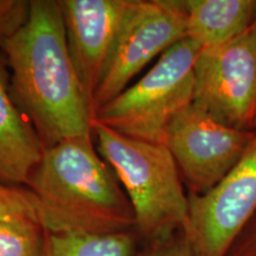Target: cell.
<instances>
[{"instance_id":"8","label":"cell","mask_w":256,"mask_h":256,"mask_svg":"<svg viewBox=\"0 0 256 256\" xmlns=\"http://www.w3.org/2000/svg\"><path fill=\"white\" fill-rule=\"evenodd\" d=\"M255 132L226 126L191 104L170 122L164 145L174 156L188 194H203L238 164Z\"/></svg>"},{"instance_id":"4","label":"cell","mask_w":256,"mask_h":256,"mask_svg":"<svg viewBox=\"0 0 256 256\" xmlns=\"http://www.w3.org/2000/svg\"><path fill=\"white\" fill-rule=\"evenodd\" d=\"M200 50L188 38L176 43L138 81L98 108L92 121L128 138L164 144L170 122L194 102Z\"/></svg>"},{"instance_id":"5","label":"cell","mask_w":256,"mask_h":256,"mask_svg":"<svg viewBox=\"0 0 256 256\" xmlns=\"http://www.w3.org/2000/svg\"><path fill=\"white\" fill-rule=\"evenodd\" d=\"M192 104L226 126L255 132L256 20L232 40L200 50Z\"/></svg>"},{"instance_id":"2","label":"cell","mask_w":256,"mask_h":256,"mask_svg":"<svg viewBox=\"0 0 256 256\" xmlns=\"http://www.w3.org/2000/svg\"><path fill=\"white\" fill-rule=\"evenodd\" d=\"M92 138L46 147L28 179L26 188L48 232L108 235L136 229L130 202Z\"/></svg>"},{"instance_id":"14","label":"cell","mask_w":256,"mask_h":256,"mask_svg":"<svg viewBox=\"0 0 256 256\" xmlns=\"http://www.w3.org/2000/svg\"><path fill=\"white\" fill-rule=\"evenodd\" d=\"M18 220L40 222L36 200L26 186L0 183V223Z\"/></svg>"},{"instance_id":"15","label":"cell","mask_w":256,"mask_h":256,"mask_svg":"<svg viewBox=\"0 0 256 256\" xmlns=\"http://www.w3.org/2000/svg\"><path fill=\"white\" fill-rule=\"evenodd\" d=\"M28 14L30 2L28 0H0V49L24 26Z\"/></svg>"},{"instance_id":"6","label":"cell","mask_w":256,"mask_h":256,"mask_svg":"<svg viewBox=\"0 0 256 256\" xmlns=\"http://www.w3.org/2000/svg\"><path fill=\"white\" fill-rule=\"evenodd\" d=\"M184 38V2L132 0L92 98V116L98 108L132 84L147 64Z\"/></svg>"},{"instance_id":"10","label":"cell","mask_w":256,"mask_h":256,"mask_svg":"<svg viewBox=\"0 0 256 256\" xmlns=\"http://www.w3.org/2000/svg\"><path fill=\"white\" fill-rule=\"evenodd\" d=\"M5 66L0 51V183L26 186L44 146L12 96L10 72Z\"/></svg>"},{"instance_id":"11","label":"cell","mask_w":256,"mask_h":256,"mask_svg":"<svg viewBox=\"0 0 256 256\" xmlns=\"http://www.w3.org/2000/svg\"><path fill=\"white\" fill-rule=\"evenodd\" d=\"M184 4L186 38L202 49L232 40L256 20L255 0H184Z\"/></svg>"},{"instance_id":"9","label":"cell","mask_w":256,"mask_h":256,"mask_svg":"<svg viewBox=\"0 0 256 256\" xmlns=\"http://www.w3.org/2000/svg\"><path fill=\"white\" fill-rule=\"evenodd\" d=\"M130 2L132 0L60 2L70 56L90 108Z\"/></svg>"},{"instance_id":"12","label":"cell","mask_w":256,"mask_h":256,"mask_svg":"<svg viewBox=\"0 0 256 256\" xmlns=\"http://www.w3.org/2000/svg\"><path fill=\"white\" fill-rule=\"evenodd\" d=\"M136 249L133 232L108 235L48 232L44 256H136Z\"/></svg>"},{"instance_id":"16","label":"cell","mask_w":256,"mask_h":256,"mask_svg":"<svg viewBox=\"0 0 256 256\" xmlns=\"http://www.w3.org/2000/svg\"><path fill=\"white\" fill-rule=\"evenodd\" d=\"M136 256H194L184 232H180L164 241L146 243Z\"/></svg>"},{"instance_id":"13","label":"cell","mask_w":256,"mask_h":256,"mask_svg":"<svg viewBox=\"0 0 256 256\" xmlns=\"http://www.w3.org/2000/svg\"><path fill=\"white\" fill-rule=\"evenodd\" d=\"M46 235L36 220L0 223V256H44Z\"/></svg>"},{"instance_id":"1","label":"cell","mask_w":256,"mask_h":256,"mask_svg":"<svg viewBox=\"0 0 256 256\" xmlns=\"http://www.w3.org/2000/svg\"><path fill=\"white\" fill-rule=\"evenodd\" d=\"M0 51L12 96L44 148L94 136V116L70 56L60 2L31 0L26 23Z\"/></svg>"},{"instance_id":"17","label":"cell","mask_w":256,"mask_h":256,"mask_svg":"<svg viewBox=\"0 0 256 256\" xmlns=\"http://www.w3.org/2000/svg\"><path fill=\"white\" fill-rule=\"evenodd\" d=\"M226 256H256V214L234 241Z\"/></svg>"},{"instance_id":"7","label":"cell","mask_w":256,"mask_h":256,"mask_svg":"<svg viewBox=\"0 0 256 256\" xmlns=\"http://www.w3.org/2000/svg\"><path fill=\"white\" fill-rule=\"evenodd\" d=\"M183 230L194 256H226L234 241L256 214V132L247 151L215 188L188 194Z\"/></svg>"},{"instance_id":"3","label":"cell","mask_w":256,"mask_h":256,"mask_svg":"<svg viewBox=\"0 0 256 256\" xmlns=\"http://www.w3.org/2000/svg\"><path fill=\"white\" fill-rule=\"evenodd\" d=\"M92 134L130 202L138 235L151 243L183 232L188 197L168 147L122 136L98 121H92Z\"/></svg>"}]
</instances>
